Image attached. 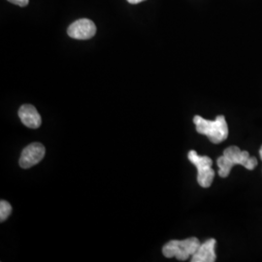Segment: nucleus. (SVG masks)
<instances>
[{
  "mask_svg": "<svg viewBox=\"0 0 262 262\" xmlns=\"http://www.w3.org/2000/svg\"><path fill=\"white\" fill-rule=\"evenodd\" d=\"M257 163L256 158L251 157L249 151L241 150L236 146L226 148L224 155L216 159V165L220 169L217 173L222 178L228 177L235 165H242L248 170H253L257 166Z\"/></svg>",
  "mask_w": 262,
  "mask_h": 262,
  "instance_id": "1",
  "label": "nucleus"
},
{
  "mask_svg": "<svg viewBox=\"0 0 262 262\" xmlns=\"http://www.w3.org/2000/svg\"><path fill=\"white\" fill-rule=\"evenodd\" d=\"M193 122L196 125L197 132L206 135L214 144H220L228 137V125L225 116H217L215 121H209L200 116H195Z\"/></svg>",
  "mask_w": 262,
  "mask_h": 262,
  "instance_id": "2",
  "label": "nucleus"
},
{
  "mask_svg": "<svg viewBox=\"0 0 262 262\" xmlns=\"http://www.w3.org/2000/svg\"><path fill=\"white\" fill-rule=\"evenodd\" d=\"M200 245L201 244L196 237L187 238L185 240H172L164 245L162 253L167 258L176 257L178 260L185 261L189 258V256H192L196 253Z\"/></svg>",
  "mask_w": 262,
  "mask_h": 262,
  "instance_id": "3",
  "label": "nucleus"
},
{
  "mask_svg": "<svg viewBox=\"0 0 262 262\" xmlns=\"http://www.w3.org/2000/svg\"><path fill=\"white\" fill-rule=\"evenodd\" d=\"M187 158L197 168V182L199 186L204 188L211 187L215 174L212 168L213 160L207 156L197 155L196 151L193 150L188 151Z\"/></svg>",
  "mask_w": 262,
  "mask_h": 262,
  "instance_id": "4",
  "label": "nucleus"
},
{
  "mask_svg": "<svg viewBox=\"0 0 262 262\" xmlns=\"http://www.w3.org/2000/svg\"><path fill=\"white\" fill-rule=\"evenodd\" d=\"M45 147L41 143H32L26 147L21 151L19 158V166L21 168L28 169L38 164L45 157Z\"/></svg>",
  "mask_w": 262,
  "mask_h": 262,
  "instance_id": "5",
  "label": "nucleus"
},
{
  "mask_svg": "<svg viewBox=\"0 0 262 262\" xmlns=\"http://www.w3.org/2000/svg\"><path fill=\"white\" fill-rule=\"evenodd\" d=\"M67 33L73 39L88 40L95 35L96 27L92 19H80L70 25Z\"/></svg>",
  "mask_w": 262,
  "mask_h": 262,
  "instance_id": "6",
  "label": "nucleus"
},
{
  "mask_svg": "<svg viewBox=\"0 0 262 262\" xmlns=\"http://www.w3.org/2000/svg\"><path fill=\"white\" fill-rule=\"evenodd\" d=\"M19 120L29 128H38L41 125V116L37 112L36 108L30 104H25L19 108Z\"/></svg>",
  "mask_w": 262,
  "mask_h": 262,
  "instance_id": "7",
  "label": "nucleus"
},
{
  "mask_svg": "<svg viewBox=\"0 0 262 262\" xmlns=\"http://www.w3.org/2000/svg\"><path fill=\"white\" fill-rule=\"evenodd\" d=\"M215 239H209L200 245L196 253L191 256V262H214L216 259L215 248Z\"/></svg>",
  "mask_w": 262,
  "mask_h": 262,
  "instance_id": "8",
  "label": "nucleus"
},
{
  "mask_svg": "<svg viewBox=\"0 0 262 262\" xmlns=\"http://www.w3.org/2000/svg\"><path fill=\"white\" fill-rule=\"evenodd\" d=\"M12 213V206L8 201L1 200L0 201V222L3 223L8 219Z\"/></svg>",
  "mask_w": 262,
  "mask_h": 262,
  "instance_id": "9",
  "label": "nucleus"
},
{
  "mask_svg": "<svg viewBox=\"0 0 262 262\" xmlns=\"http://www.w3.org/2000/svg\"><path fill=\"white\" fill-rule=\"evenodd\" d=\"M8 1L13 4L18 5L19 7L28 6V2H29V0H8Z\"/></svg>",
  "mask_w": 262,
  "mask_h": 262,
  "instance_id": "10",
  "label": "nucleus"
},
{
  "mask_svg": "<svg viewBox=\"0 0 262 262\" xmlns=\"http://www.w3.org/2000/svg\"><path fill=\"white\" fill-rule=\"evenodd\" d=\"M129 3L131 4H138V3H140V2H143V1H145V0H127Z\"/></svg>",
  "mask_w": 262,
  "mask_h": 262,
  "instance_id": "11",
  "label": "nucleus"
},
{
  "mask_svg": "<svg viewBox=\"0 0 262 262\" xmlns=\"http://www.w3.org/2000/svg\"><path fill=\"white\" fill-rule=\"evenodd\" d=\"M259 156H260V159H261L262 160V146L261 148H260V150H259Z\"/></svg>",
  "mask_w": 262,
  "mask_h": 262,
  "instance_id": "12",
  "label": "nucleus"
}]
</instances>
